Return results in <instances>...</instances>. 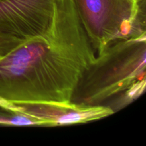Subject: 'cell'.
<instances>
[{"instance_id": "1", "label": "cell", "mask_w": 146, "mask_h": 146, "mask_svg": "<svg viewBox=\"0 0 146 146\" xmlns=\"http://www.w3.org/2000/svg\"><path fill=\"white\" fill-rule=\"evenodd\" d=\"M95 57L74 0H55L47 28L0 60V98L71 102Z\"/></svg>"}, {"instance_id": "2", "label": "cell", "mask_w": 146, "mask_h": 146, "mask_svg": "<svg viewBox=\"0 0 146 146\" xmlns=\"http://www.w3.org/2000/svg\"><path fill=\"white\" fill-rule=\"evenodd\" d=\"M145 76L146 37L115 41L96 55L71 101L102 105L113 96L146 85Z\"/></svg>"}, {"instance_id": "3", "label": "cell", "mask_w": 146, "mask_h": 146, "mask_svg": "<svg viewBox=\"0 0 146 146\" xmlns=\"http://www.w3.org/2000/svg\"><path fill=\"white\" fill-rule=\"evenodd\" d=\"M96 55L119 40L146 37V0H74Z\"/></svg>"}, {"instance_id": "4", "label": "cell", "mask_w": 146, "mask_h": 146, "mask_svg": "<svg viewBox=\"0 0 146 146\" xmlns=\"http://www.w3.org/2000/svg\"><path fill=\"white\" fill-rule=\"evenodd\" d=\"M0 106L43 121L46 127L87 123L113 114L111 107L73 102L13 103L0 98Z\"/></svg>"}, {"instance_id": "5", "label": "cell", "mask_w": 146, "mask_h": 146, "mask_svg": "<svg viewBox=\"0 0 146 146\" xmlns=\"http://www.w3.org/2000/svg\"><path fill=\"white\" fill-rule=\"evenodd\" d=\"M0 125L46 127L43 121L0 106Z\"/></svg>"}, {"instance_id": "6", "label": "cell", "mask_w": 146, "mask_h": 146, "mask_svg": "<svg viewBox=\"0 0 146 146\" xmlns=\"http://www.w3.org/2000/svg\"><path fill=\"white\" fill-rule=\"evenodd\" d=\"M24 41L0 34V56L4 57Z\"/></svg>"}, {"instance_id": "7", "label": "cell", "mask_w": 146, "mask_h": 146, "mask_svg": "<svg viewBox=\"0 0 146 146\" xmlns=\"http://www.w3.org/2000/svg\"><path fill=\"white\" fill-rule=\"evenodd\" d=\"M3 58V57H2V56H0V60H1V58Z\"/></svg>"}]
</instances>
